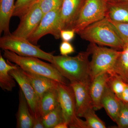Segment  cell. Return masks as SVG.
Here are the masks:
<instances>
[{
  "label": "cell",
  "instance_id": "6da1fadb",
  "mask_svg": "<svg viewBox=\"0 0 128 128\" xmlns=\"http://www.w3.org/2000/svg\"><path fill=\"white\" fill-rule=\"evenodd\" d=\"M90 54L87 50L79 53L74 57L54 56L51 64L70 82L86 81L91 80L89 60Z\"/></svg>",
  "mask_w": 128,
  "mask_h": 128
},
{
  "label": "cell",
  "instance_id": "7a4b0ae2",
  "mask_svg": "<svg viewBox=\"0 0 128 128\" xmlns=\"http://www.w3.org/2000/svg\"><path fill=\"white\" fill-rule=\"evenodd\" d=\"M77 34L90 43L122 50L124 44L109 20L105 18L88 26Z\"/></svg>",
  "mask_w": 128,
  "mask_h": 128
},
{
  "label": "cell",
  "instance_id": "3957f363",
  "mask_svg": "<svg viewBox=\"0 0 128 128\" xmlns=\"http://www.w3.org/2000/svg\"><path fill=\"white\" fill-rule=\"evenodd\" d=\"M3 56L7 60L16 64L24 71L44 76L67 85L66 78L52 64L41 61L36 57L20 56L8 50H4Z\"/></svg>",
  "mask_w": 128,
  "mask_h": 128
},
{
  "label": "cell",
  "instance_id": "277c9868",
  "mask_svg": "<svg viewBox=\"0 0 128 128\" xmlns=\"http://www.w3.org/2000/svg\"><path fill=\"white\" fill-rule=\"evenodd\" d=\"M0 48L2 50H10L20 56L36 57L50 63L52 61V53L44 52L28 39L11 34L0 38Z\"/></svg>",
  "mask_w": 128,
  "mask_h": 128
},
{
  "label": "cell",
  "instance_id": "5b68a950",
  "mask_svg": "<svg viewBox=\"0 0 128 128\" xmlns=\"http://www.w3.org/2000/svg\"><path fill=\"white\" fill-rule=\"evenodd\" d=\"M87 50L92 56L90 62L91 80L102 73H109L121 51L115 49L98 46L92 43L89 44Z\"/></svg>",
  "mask_w": 128,
  "mask_h": 128
},
{
  "label": "cell",
  "instance_id": "8992f818",
  "mask_svg": "<svg viewBox=\"0 0 128 128\" xmlns=\"http://www.w3.org/2000/svg\"><path fill=\"white\" fill-rule=\"evenodd\" d=\"M108 2L106 0H85L71 29L76 33L105 18Z\"/></svg>",
  "mask_w": 128,
  "mask_h": 128
},
{
  "label": "cell",
  "instance_id": "52a82bcc",
  "mask_svg": "<svg viewBox=\"0 0 128 128\" xmlns=\"http://www.w3.org/2000/svg\"><path fill=\"white\" fill-rule=\"evenodd\" d=\"M57 90L64 121L68 124L69 128H86L85 121L76 114L75 97L71 86L58 82Z\"/></svg>",
  "mask_w": 128,
  "mask_h": 128
},
{
  "label": "cell",
  "instance_id": "ba28073f",
  "mask_svg": "<svg viewBox=\"0 0 128 128\" xmlns=\"http://www.w3.org/2000/svg\"><path fill=\"white\" fill-rule=\"evenodd\" d=\"M22 89L29 106L34 120L42 118L40 110V102L34 88L24 73L23 70L18 66L9 72Z\"/></svg>",
  "mask_w": 128,
  "mask_h": 128
},
{
  "label": "cell",
  "instance_id": "9c48e42d",
  "mask_svg": "<svg viewBox=\"0 0 128 128\" xmlns=\"http://www.w3.org/2000/svg\"><path fill=\"white\" fill-rule=\"evenodd\" d=\"M60 9H56L44 15L36 29L28 39L31 43L36 44L41 38L48 34H52L56 39L60 38Z\"/></svg>",
  "mask_w": 128,
  "mask_h": 128
},
{
  "label": "cell",
  "instance_id": "30bf717a",
  "mask_svg": "<svg viewBox=\"0 0 128 128\" xmlns=\"http://www.w3.org/2000/svg\"><path fill=\"white\" fill-rule=\"evenodd\" d=\"M39 1L20 18V24L12 34L28 39L33 33L44 16L40 6Z\"/></svg>",
  "mask_w": 128,
  "mask_h": 128
},
{
  "label": "cell",
  "instance_id": "8fae6325",
  "mask_svg": "<svg viewBox=\"0 0 128 128\" xmlns=\"http://www.w3.org/2000/svg\"><path fill=\"white\" fill-rule=\"evenodd\" d=\"M90 82V80L84 82H72L70 83L75 97L76 114L80 118H83L88 110L93 108L89 92Z\"/></svg>",
  "mask_w": 128,
  "mask_h": 128
},
{
  "label": "cell",
  "instance_id": "7c38bea8",
  "mask_svg": "<svg viewBox=\"0 0 128 128\" xmlns=\"http://www.w3.org/2000/svg\"><path fill=\"white\" fill-rule=\"evenodd\" d=\"M85 0H63L60 12V27L63 29H71L80 13Z\"/></svg>",
  "mask_w": 128,
  "mask_h": 128
},
{
  "label": "cell",
  "instance_id": "4fadbf2b",
  "mask_svg": "<svg viewBox=\"0 0 128 128\" xmlns=\"http://www.w3.org/2000/svg\"><path fill=\"white\" fill-rule=\"evenodd\" d=\"M110 76L108 72H105L96 76L91 80L89 92L92 106L95 110L102 108V99L108 82Z\"/></svg>",
  "mask_w": 128,
  "mask_h": 128
},
{
  "label": "cell",
  "instance_id": "5bb4252c",
  "mask_svg": "<svg viewBox=\"0 0 128 128\" xmlns=\"http://www.w3.org/2000/svg\"><path fill=\"white\" fill-rule=\"evenodd\" d=\"M23 70L34 88L40 102L45 92L50 89L57 87L59 82L55 80Z\"/></svg>",
  "mask_w": 128,
  "mask_h": 128
},
{
  "label": "cell",
  "instance_id": "9a60e30c",
  "mask_svg": "<svg viewBox=\"0 0 128 128\" xmlns=\"http://www.w3.org/2000/svg\"><path fill=\"white\" fill-rule=\"evenodd\" d=\"M18 109L16 114V128H32L34 118L30 112L27 101L20 88L18 92Z\"/></svg>",
  "mask_w": 128,
  "mask_h": 128
},
{
  "label": "cell",
  "instance_id": "2e32d148",
  "mask_svg": "<svg viewBox=\"0 0 128 128\" xmlns=\"http://www.w3.org/2000/svg\"><path fill=\"white\" fill-rule=\"evenodd\" d=\"M102 108L113 121L116 122L119 115L121 101L107 85L102 99Z\"/></svg>",
  "mask_w": 128,
  "mask_h": 128
},
{
  "label": "cell",
  "instance_id": "e0dca14e",
  "mask_svg": "<svg viewBox=\"0 0 128 128\" xmlns=\"http://www.w3.org/2000/svg\"><path fill=\"white\" fill-rule=\"evenodd\" d=\"M107 2L105 18L116 22L128 23V0Z\"/></svg>",
  "mask_w": 128,
  "mask_h": 128
},
{
  "label": "cell",
  "instance_id": "ac0fdd59",
  "mask_svg": "<svg viewBox=\"0 0 128 128\" xmlns=\"http://www.w3.org/2000/svg\"><path fill=\"white\" fill-rule=\"evenodd\" d=\"M7 61L6 62L3 56L0 54V86L4 90L11 92L16 87V81L9 72L17 68L18 66L11 64L9 60Z\"/></svg>",
  "mask_w": 128,
  "mask_h": 128
},
{
  "label": "cell",
  "instance_id": "d6986e66",
  "mask_svg": "<svg viewBox=\"0 0 128 128\" xmlns=\"http://www.w3.org/2000/svg\"><path fill=\"white\" fill-rule=\"evenodd\" d=\"M14 0H0V33L10 34L9 31L10 20L13 16Z\"/></svg>",
  "mask_w": 128,
  "mask_h": 128
},
{
  "label": "cell",
  "instance_id": "ffe728a7",
  "mask_svg": "<svg viewBox=\"0 0 128 128\" xmlns=\"http://www.w3.org/2000/svg\"><path fill=\"white\" fill-rule=\"evenodd\" d=\"M108 73L118 76L126 84L128 83V44L121 50L113 67Z\"/></svg>",
  "mask_w": 128,
  "mask_h": 128
},
{
  "label": "cell",
  "instance_id": "44dd1931",
  "mask_svg": "<svg viewBox=\"0 0 128 128\" xmlns=\"http://www.w3.org/2000/svg\"><path fill=\"white\" fill-rule=\"evenodd\" d=\"M59 104L57 87L46 92L40 102V110L42 117L54 109Z\"/></svg>",
  "mask_w": 128,
  "mask_h": 128
},
{
  "label": "cell",
  "instance_id": "7402d4cb",
  "mask_svg": "<svg viewBox=\"0 0 128 128\" xmlns=\"http://www.w3.org/2000/svg\"><path fill=\"white\" fill-rule=\"evenodd\" d=\"M42 120L45 128H54L58 124L64 122L60 104L54 109L43 116Z\"/></svg>",
  "mask_w": 128,
  "mask_h": 128
},
{
  "label": "cell",
  "instance_id": "603a6c76",
  "mask_svg": "<svg viewBox=\"0 0 128 128\" xmlns=\"http://www.w3.org/2000/svg\"><path fill=\"white\" fill-rule=\"evenodd\" d=\"M93 108L89 109L84 115L86 128H106L105 123L96 114Z\"/></svg>",
  "mask_w": 128,
  "mask_h": 128
},
{
  "label": "cell",
  "instance_id": "cb8c5ba5",
  "mask_svg": "<svg viewBox=\"0 0 128 128\" xmlns=\"http://www.w3.org/2000/svg\"><path fill=\"white\" fill-rule=\"evenodd\" d=\"M126 84L118 76L111 75H110L107 83L108 87L118 98L124 90Z\"/></svg>",
  "mask_w": 128,
  "mask_h": 128
},
{
  "label": "cell",
  "instance_id": "d4e9b609",
  "mask_svg": "<svg viewBox=\"0 0 128 128\" xmlns=\"http://www.w3.org/2000/svg\"><path fill=\"white\" fill-rule=\"evenodd\" d=\"M39 0H17L15 3L13 16L20 18L36 2Z\"/></svg>",
  "mask_w": 128,
  "mask_h": 128
},
{
  "label": "cell",
  "instance_id": "484cf974",
  "mask_svg": "<svg viewBox=\"0 0 128 128\" xmlns=\"http://www.w3.org/2000/svg\"><path fill=\"white\" fill-rule=\"evenodd\" d=\"M63 1V0H39L40 6L44 16L49 12L60 8Z\"/></svg>",
  "mask_w": 128,
  "mask_h": 128
},
{
  "label": "cell",
  "instance_id": "4316f807",
  "mask_svg": "<svg viewBox=\"0 0 128 128\" xmlns=\"http://www.w3.org/2000/svg\"><path fill=\"white\" fill-rule=\"evenodd\" d=\"M121 101V109L115 122L118 128H128V103Z\"/></svg>",
  "mask_w": 128,
  "mask_h": 128
},
{
  "label": "cell",
  "instance_id": "83f0119b",
  "mask_svg": "<svg viewBox=\"0 0 128 128\" xmlns=\"http://www.w3.org/2000/svg\"><path fill=\"white\" fill-rule=\"evenodd\" d=\"M108 20L124 44H128V23H120Z\"/></svg>",
  "mask_w": 128,
  "mask_h": 128
},
{
  "label": "cell",
  "instance_id": "f1b7e54d",
  "mask_svg": "<svg viewBox=\"0 0 128 128\" xmlns=\"http://www.w3.org/2000/svg\"><path fill=\"white\" fill-rule=\"evenodd\" d=\"M60 51L61 55L68 56L74 52L75 50L70 42L63 41L60 45Z\"/></svg>",
  "mask_w": 128,
  "mask_h": 128
},
{
  "label": "cell",
  "instance_id": "f546056e",
  "mask_svg": "<svg viewBox=\"0 0 128 128\" xmlns=\"http://www.w3.org/2000/svg\"><path fill=\"white\" fill-rule=\"evenodd\" d=\"M75 33L72 29H63L60 31V38L63 41L70 42L74 38Z\"/></svg>",
  "mask_w": 128,
  "mask_h": 128
},
{
  "label": "cell",
  "instance_id": "4dcf8cb0",
  "mask_svg": "<svg viewBox=\"0 0 128 128\" xmlns=\"http://www.w3.org/2000/svg\"><path fill=\"white\" fill-rule=\"evenodd\" d=\"M32 128H45L43 122L42 118L34 120Z\"/></svg>",
  "mask_w": 128,
  "mask_h": 128
},
{
  "label": "cell",
  "instance_id": "1f68e13d",
  "mask_svg": "<svg viewBox=\"0 0 128 128\" xmlns=\"http://www.w3.org/2000/svg\"><path fill=\"white\" fill-rule=\"evenodd\" d=\"M121 100L128 103V84H126L125 89L119 98Z\"/></svg>",
  "mask_w": 128,
  "mask_h": 128
},
{
  "label": "cell",
  "instance_id": "d6a6232c",
  "mask_svg": "<svg viewBox=\"0 0 128 128\" xmlns=\"http://www.w3.org/2000/svg\"><path fill=\"white\" fill-rule=\"evenodd\" d=\"M69 126L68 124L65 122H62L58 124L54 128H68Z\"/></svg>",
  "mask_w": 128,
  "mask_h": 128
},
{
  "label": "cell",
  "instance_id": "836d02e7",
  "mask_svg": "<svg viewBox=\"0 0 128 128\" xmlns=\"http://www.w3.org/2000/svg\"><path fill=\"white\" fill-rule=\"evenodd\" d=\"M107 2H121L126 1L128 0H106Z\"/></svg>",
  "mask_w": 128,
  "mask_h": 128
}]
</instances>
